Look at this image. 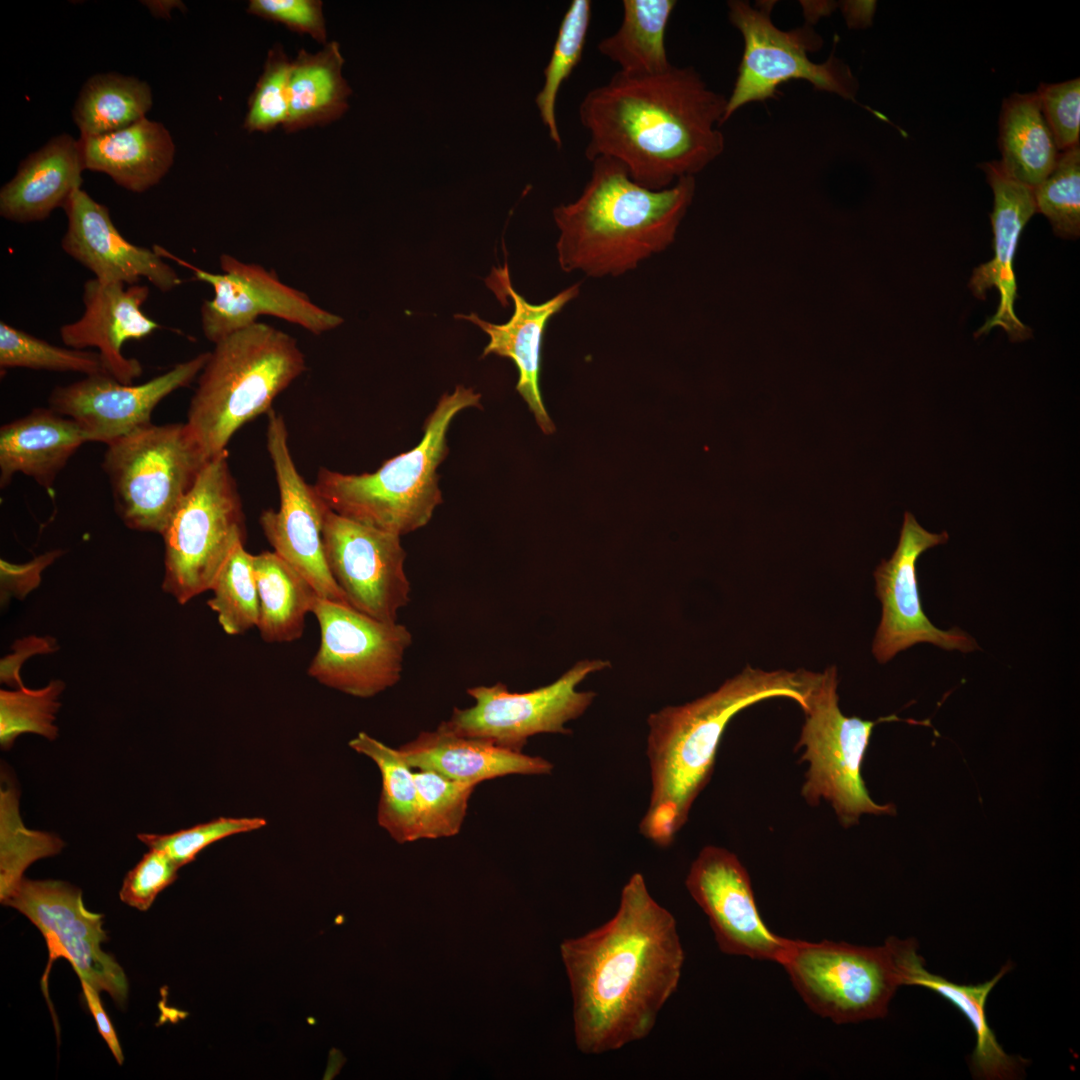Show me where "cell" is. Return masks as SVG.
<instances>
[{"label":"cell","mask_w":1080,"mask_h":1080,"mask_svg":"<svg viewBox=\"0 0 1080 1080\" xmlns=\"http://www.w3.org/2000/svg\"><path fill=\"white\" fill-rule=\"evenodd\" d=\"M1036 212L1050 222L1054 233L1066 239L1080 235V147L1059 152L1048 177L1034 188Z\"/></svg>","instance_id":"obj_42"},{"label":"cell","mask_w":1080,"mask_h":1080,"mask_svg":"<svg viewBox=\"0 0 1080 1080\" xmlns=\"http://www.w3.org/2000/svg\"><path fill=\"white\" fill-rule=\"evenodd\" d=\"M86 442L88 435L73 419L50 407L30 413L0 428V487L17 473L51 490L58 474Z\"/></svg>","instance_id":"obj_28"},{"label":"cell","mask_w":1080,"mask_h":1080,"mask_svg":"<svg viewBox=\"0 0 1080 1080\" xmlns=\"http://www.w3.org/2000/svg\"><path fill=\"white\" fill-rule=\"evenodd\" d=\"M496 277L500 280V289L512 298L514 311L510 319L503 324H494L481 319L477 314L456 315L473 322L488 336L489 343L482 356L495 354L511 359L518 370L516 390L527 403L536 423L545 434H551L555 426L544 406L539 376L541 367V346L544 331L552 316L578 296L580 283L571 285L549 300L529 303L511 286L507 269L500 270Z\"/></svg>","instance_id":"obj_24"},{"label":"cell","mask_w":1080,"mask_h":1080,"mask_svg":"<svg viewBox=\"0 0 1080 1080\" xmlns=\"http://www.w3.org/2000/svg\"><path fill=\"white\" fill-rule=\"evenodd\" d=\"M481 395L457 385L443 394L414 448L372 473L343 474L321 468L313 485L335 513L399 536L424 527L442 502L437 468L448 454L447 432L462 410L480 406Z\"/></svg>","instance_id":"obj_6"},{"label":"cell","mask_w":1080,"mask_h":1080,"mask_svg":"<svg viewBox=\"0 0 1080 1080\" xmlns=\"http://www.w3.org/2000/svg\"><path fill=\"white\" fill-rule=\"evenodd\" d=\"M266 823L260 817H219L170 834L140 833L137 837L148 848L165 852L182 867L209 845L235 834L260 829Z\"/></svg>","instance_id":"obj_44"},{"label":"cell","mask_w":1080,"mask_h":1080,"mask_svg":"<svg viewBox=\"0 0 1080 1080\" xmlns=\"http://www.w3.org/2000/svg\"><path fill=\"white\" fill-rule=\"evenodd\" d=\"M592 18V2L573 0L561 21L551 58L544 69V85L535 98L543 124L550 138L561 147L555 117V103L563 82L582 59Z\"/></svg>","instance_id":"obj_38"},{"label":"cell","mask_w":1080,"mask_h":1080,"mask_svg":"<svg viewBox=\"0 0 1080 1080\" xmlns=\"http://www.w3.org/2000/svg\"><path fill=\"white\" fill-rule=\"evenodd\" d=\"M875 6L876 4L873 1H858L847 4V20L850 25L856 27L868 26L872 21Z\"/></svg>","instance_id":"obj_51"},{"label":"cell","mask_w":1080,"mask_h":1080,"mask_svg":"<svg viewBox=\"0 0 1080 1080\" xmlns=\"http://www.w3.org/2000/svg\"><path fill=\"white\" fill-rule=\"evenodd\" d=\"M247 12L289 30L327 43L326 20L320 0H250Z\"/></svg>","instance_id":"obj_47"},{"label":"cell","mask_w":1080,"mask_h":1080,"mask_svg":"<svg viewBox=\"0 0 1080 1080\" xmlns=\"http://www.w3.org/2000/svg\"><path fill=\"white\" fill-rule=\"evenodd\" d=\"M209 352L176 364L167 372L139 384H125L98 374L55 387L51 409L77 422L90 442L109 443L146 426L156 406L177 389L188 386L201 372Z\"/></svg>","instance_id":"obj_20"},{"label":"cell","mask_w":1080,"mask_h":1080,"mask_svg":"<svg viewBox=\"0 0 1080 1080\" xmlns=\"http://www.w3.org/2000/svg\"><path fill=\"white\" fill-rule=\"evenodd\" d=\"M728 17L744 40V50L732 93L727 98L726 122L745 104L765 101L790 80L810 82L816 89L855 100L858 84L850 69L835 57L814 63L808 51L821 45L810 28L783 31L771 20L770 4L753 7L749 2H728Z\"/></svg>","instance_id":"obj_11"},{"label":"cell","mask_w":1080,"mask_h":1080,"mask_svg":"<svg viewBox=\"0 0 1080 1080\" xmlns=\"http://www.w3.org/2000/svg\"><path fill=\"white\" fill-rule=\"evenodd\" d=\"M397 750L414 770H431L474 785L514 774L546 775L554 768L545 758L511 750L483 738L458 734L444 722L434 730L421 731Z\"/></svg>","instance_id":"obj_25"},{"label":"cell","mask_w":1080,"mask_h":1080,"mask_svg":"<svg viewBox=\"0 0 1080 1080\" xmlns=\"http://www.w3.org/2000/svg\"><path fill=\"white\" fill-rule=\"evenodd\" d=\"M207 604L228 635H241L257 627L259 597L253 568V554L245 543L237 544L220 569Z\"/></svg>","instance_id":"obj_37"},{"label":"cell","mask_w":1080,"mask_h":1080,"mask_svg":"<svg viewBox=\"0 0 1080 1080\" xmlns=\"http://www.w3.org/2000/svg\"><path fill=\"white\" fill-rule=\"evenodd\" d=\"M1036 92L1057 149L1064 151L1079 145L1080 79L1041 84Z\"/></svg>","instance_id":"obj_45"},{"label":"cell","mask_w":1080,"mask_h":1080,"mask_svg":"<svg viewBox=\"0 0 1080 1080\" xmlns=\"http://www.w3.org/2000/svg\"><path fill=\"white\" fill-rule=\"evenodd\" d=\"M55 834L27 828L19 812V791L2 775L0 790V900L3 903L35 861L54 856L64 847Z\"/></svg>","instance_id":"obj_36"},{"label":"cell","mask_w":1080,"mask_h":1080,"mask_svg":"<svg viewBox=\"0 0 1080 1080\" xmlns=\"http://www.w3.org/2000/svg\"><path fill=\"white\" fill-rule=\"evenodd\" d=\"M779 964L805 1004L837 1024L884 1018L902 986L892 936L876 947L790 939Z\"/></svg>","instance_id":"obj_10"},{"label":"cell","mask_w":1080,"mask_h":1080,"mask_svg":"<svg viewBox=\"0 0 1080 1080\" xmlns=\"http://www.w3.org/2000/svg\"><path fill=\"white\" fill-rule=\"evenodd\" d=\"M259 597L257 629L267 643L302 637L305 618L319 597L311 584L274 551L253 554Z\"/></svg>","instance_id":"obj_32"},{"label":"cell","mask_w":1080,"mask_h":1080,"mask_svg":"<svg viewBox=\"0 0 1080 1080\" xmlns=\"http://www.w3.org/2000/svg\"><path fill=\"white\" fill-rule=\"evenodd\" d=\"M356 752L370 758L381 774L377 821L398 843L419 840V802L412 769L392 748L366 732L349 741Z\"/></svg>","instance_id":"obj_35"},{"label":"cell","mask_w":1080,"mask_h":1080,"mask_svg":"<svg viewBox=\"0 0 1080 1080\" xmlns=\"http://www.w3.org/2000/svg\"><path fill=\"white\" fill-rule=\"evenodd\" d=\"M675 0H624L617 31L597 45L599 53L628 74H658L672 64L666 50V30Z\"/></svg>","instance_id":"obj_33"},{"label":"cell","mask_w":1080,"mask_h":1080,"mask_svg":"<svg viewBox=\"0 0 1080 1080\" xmlns=\"http://www.w3.org/2000/svg\"><path fill=\"white\" fill-rule=\"evenodd\" d=\"M400 537L326 510L323 547L332 577L350 606L384 622H397L410 600Z\"/></svg>","instance_id":"obj_16"},{"label":"cell","mask_w":1080,"mask_h":1080,"mask_svg":"<svg viewBox=\"0 0 1080 1080\" xmlns=\"http://www.w3.org/2000/svg\"><path fill=\"white\" fill-rule=\"evenodd\" d=\"M65 689L62 680H51L39 689L21 687L0 690V746L9 750L17 737L24 733L41 735L55 740L58 727L56 714Z\"/></svg>","instance_id":"obj_40"},{"label":"cell","mask_w":1080,"mask_h":1080,"mask_svg":"<svg viewBox=\"0 0 1080 1080\" xmlns=\"http://www.w3.org/2000/svg\"><path fill=\"white\" fill-rule=\"evenodd\" d=\"M180 867L163 851L149 848L126 874L119 896L140 911L148 910L158 894L177 879Z\"/></svg>","instance_id":"obj_46"},{"label":"cell","mask_w":1080,"mask_h":1080,"mask_svg":"<svg viewBox=\"0 0 1080 1080\" xmlns=\"http://www.w3.org/2000/svg\"><path fill=\"white\" fill-rule=\"evenodd\" d=\"M145 3L151 13L154 16L162 18H170V12L173 8H180L183 6L180 1H142Z\"/></svg>","instance_id":"obj_52"},{"label":"cell","mask_w":1080,"mask_h":1080,"mask_svg":"<svg viewBox=\"0 0 1080 1080\" xmlns=\"http://www.w3.org/2000/svg\"><path fill=\"white\" fill-rule=\"evenodd\" d=\"M80 982L82 986L84 1000L87 1004L89 1011L94 1017L99 1034L107 1043L111 1053L113 1054L118 1064H123L124 1055L120 1046V1042L110 1021V1018L108 1017L105 1009L103 1008L102 1002L98 994L99 991L84 980H80Z\"/></svg>","instance_id":"obj_50"},{"label":"cell","mask_w":1080,"mask_h":1080,"mask_svg":"<svg viewBox=\"0 0 1080 1080\" xmlns=\"http://www.w3.org/2000/svg\"><path fill=\"white\" fill-rule=\"evenodd\" d=\"M2 904L25 915L46 941L49 961L42 979L46 996L51 964L64 958L79 980L107 992L119 1006L125 1004L127 977L115 958L101 948L108 939L103 916L85 907L79 888L64 881L24 877Z\"/></svg>","instance_id":"obj_14"},{"label":"cell","mask_w":1080,"mask_h":1080,"mask_svg":"<svg viewBox=\"0 0 1080 1080\" xmlns=\"http://www.w3.org/2000/svg\"><path fill=\"white\" fill-rule=\"evenodd\" d=\"M80 141L85 169L107 174L136 193L157 185L174 162L170 132L146 117L111 133L80 137Z\"/></svg>","instance_id":"obj_29"},{"label":"cell","mask_w":1080,"mask_h":1080,"mask_svg":"<svg viewBox=\"0 0 1080 1080\" xmlns=\"http://www.w3.org/2000/svg\"><path fill=\"white\" fill-rule=\"evenodd\" d=\"M209 460L186 423H150L109 443L102 467L116 514L161 535Z\"/></svg>","instance_id":"obj_7"},{"label":"cell","mask_w":1080,"mask_h":1080,"mask_svg":"<svg viewBox=\"0 0 1080 1080\" xmlns=\"http://www.w3.org/2000/svg\"><path fill=\"white\" fill-rule=\"evenodd\" d=\"M161 536L164 593L184 605L210 590L234 547L246 540L227 450L207 462Z\"/></svg>","instance_id":"obj_8"},{"label":"cell","mask_w":1080,"mask_h":1080,"mask_svg":"<svg viewBox=\"0 0 1080 1080\" xmlns=\"http://www.w3.org/2000/svg\"><path fill=\"white\" fill-rule=\"evenodd\" d=\"M148 297L146 285L87 280L82 293L84 312L75 322L61 326L60 337L70 348H97L110 375L119 382L132 384L142 375L143 368L137 359L124 356L122 347L125 342L140 340L160 328L142 311Z\"/></svg>","instance_id":"obj_22"},{"label":"cell","mask_w":1080,"mask_h":1080,"mask_svg":"<svg viewBox=\"0 0 1080 1080\" xmlns=\"http://www.w3.org/2000/svg\"><path fill=\"white\" fill-rule=\"evenodd\" d=\"M608 666L602 659L582 660L553 683L528 692H510L501 682L468 688L474 704L454 708L443 722L458 734L522 751L536 734H569L565 724L580 717L595 698L594 692L578 691L577 686L589 674Z\"/></svg>","instance_id":"obj_13"},{"label":"cell","mask_w":1080,"mask_h":1080,"mask_svg":"<svg viewBox=\"0 0 1080 1080\" xmlns=\"http://www.w3.org/2000/svg\"><path fill=\"white\" fill-rule=\"evenodd\" d=\"M727 98L692 67L658 74L617 71L579 106L585 157H610L639 185L662 190L701 172L725 146L719 126Z\"/></svg>","instance_id":"obj_2"},{"label":"cell","mask_w":1080,"mask_h":1080,"mask_svg":"<svg viewBox=\"0 0 1080 1080\" xmlns=\"http://www.w3.org/2000/svg\"><path fill=\"white\" fill-rule=\"evenodd\" d=\"M685 885L707 915L723 953L779 964L790 939L774 934L762 920L750 877L735 854L704 847L691 864Z\"/></svg>","instance_id":"obj_19"},{"label":"cell","mask_w":1080,"mask_h":1080,"mask_svg":"<svg viewBox=\"0 0 1080 1080\" xmlns=\"http://www.w3.org/2000/svg\"><path fill=\"white\" fill-rule=\"evenodd\" d=\"M312 614L320 628V644L307 669L310 677L359 698L373 697L399 682L412 642L406 626L321 597Z\"/></svg>","instance_id":"obj_12"},{"label":"cell","mask_w":1080,"mask_h":1080,"mask_svg":"<svg viewBox=\"0 0 1080 1080\" xmlns=\"http://www.w3.org/2000/svg\"><path fill=\"white\" fill-rule=\"evenodd\" d=\"M414 779L419 802V840L457 835L477 785L424 769L414 770Z\"/></svg>","instance_id":"obj_41"},{"label":"cell","mask_w":1080,"mask_h":1080,"mask_svg":"<svg viewBox=\"0 0 1080 1080\" xmlns=\"http://www.w3.org/2000/svg\"><path fill=\"white\" fill-rule=\"evenodd\" d=\"M85 170L80 139L63 133L28 155L0 190V215L12 222L45 220L81 188Z\"/></svg>","instance_id":"obj_27"},{"label":"cell","mask_w":1080,"mask_h":1080,"mask_svg":"<svg viewBox=\"0 0 1080 1080\" xmlns=\"http://www.w3.org/2000/svg\"><path fill=\"white\" fill-rule=\"evenodd\" d=\"M0 368L110 375L98 352L56 346L4 321L0 322Z\"/></svg>","instance_id":"obj_39"},{"label":"cell","mask_w":1080,"mask_h":1080,"mask_svg":"<svg viewBox=\"0 0 1080 1080\" xmlns=\"http://www.w3.org/2000/svg\"><path fill=\"white\" fill-rule=\"evenodd\" d=\"M946 531L931 533L910 512H905L896 550L874 571L876 596L882 615L873 640L872 653L885 664L899 652L918 643L945 650L971 652L978 648L966 632L954 627L937 628L925 615L918 590L916 563L926 550L948 541Z\"/></svg>","instance_id":"obj_18"},{"label":"cell","mask_w":1080,"mask_h":1080,"mask_svg":"<svg viewBox=\"0 0 1080 1080\" xmlns=\"http://www.w3.org/2000/svg\"><path fill=\"white\" fill-rule=\"evenodd\" d=\"M980 168L994 194L990 215L994 257L974 269L969 287L979 299H984L987 290L995 287L1000 293V302L996 313L987 319L977 335L1001 327L1011 341H1023L1030 337L1031 330L1017 318L1014 311L1017 294L1013 263L1023 228L1036 213L1034 189L1007 175L999 161L982 163Z\"/></svg>","instance_id":"obj_23"},{"label":"cell","mask_w":1080,"mask_h":1080,"mask_svg":"<svg viewBox=\"0 0 1080 1080\" xmlns=\"http://www.w3.org/2000/svg\"><path fill=\"white\" fill-rule=\"evenodd\" d=\"M306 369L297 341L255 324L214 344L198 377L185 422L209 459L226 450L246 423L268 413L274 399Z\"/></svg>","instance_id":"obj_5"},{"label":"cell","mask_w":1080,"mask_h":1080,"mask_svg":"<svg viewBox=\"0 0 1080 1080\" xmlns=\"http://www.w3.org/2000/svg\"><path fill=\"white\" fill-rule=\"evenodd\" d=\"M152 103L147 82L116 72L101 73L83 84L72 116L80 137L99 136L145 118Z\"/></svg>","instance_id":"obj_34"},{"label":"cell","mask_w":1080,"mask_h":1080,"mask_svg":"<svg viewBox=\"0 0 1080 1080\" xmlns=\"http://www.w3.org/2000/svg\"><path fill=\"white\" fill-rule=\"evenodd\" d=\"M591 176L572 203L554 208L556 243L564 272L617 277L666 250L690 207L695 177L662 190L645 188L610 157L591 161Z\"/></svg>","instance_id":"obj_4"},{"label":"cell","mask_w":1080,"mask_h":1080,"mask_svg":"<svg viewBox=\"0 0 1080 1080\" xmlns=\"http://www.w3.org/2000/svg\"><path fill=\"white\" fill-rule=\"evenodd\" d=\"M344 58L336 41L317 52L300 49L292 60L287 133L330 124L349 109L352 90L343 77Z\"/></svg>","instance_id":"obj_30"},{"label":"cell","mask_w":1080,"mask_h":1080,"mask_svg":"<svg viewBox=\"0 0 1080 1080\" xmlns=\"http://www.w3.org/2000/svg\"><path fill=\"white\" fill-rule=\"evenodd\" d=\"M63 209L67 229L61 247L94 278L128 286L145 278L163 293L182 284L164 257L154 248L129 242L114 225L109 209L82 188L72 193Z\"/></svg>","instance_id":"obj_21"},{"label":"cell","mask_w":1080,"mask_h":1080,"mask_svg":"<svg viewBox=\"0 0 1080 1080\" xmlns=\"http://www.w3.org/2000/svg\"><path fill=\"white\" fill-rule=\"evenodd\" d=\"M816 672L764 671L751 666L689 703L666 706L647 719L651 774L649 806L640 833L665 848L686 823L708 784L724 730L739 711L770 698H789L804 710Z\"/></svg>","instance_id":"obj_3"},{"label":"cell","mask_w":1080,"mask_h":1080,"mask_svg":"<svg viewBox=\"0 0 1080 1080\" xmlns=\"http://www.w3.org/2000/svg\"><path fill=\"white\" fill-rule=\"evenodd\" d=\"M56 639L51 636H27L16 640L12 652L1 659L0 681L12 689L24 687L20 676L23 664L35 655L50 654L58 650Z\"/></svg>","instance_id":"obj_49"},{"label":"cell","mask_w":1080,"mask_h":1080,"mask_svg":"<svg viewBox=\"0 0 1080 1080\" xmlns=\"http://www.w3.org/2000/svg\"><path fill=\"white\" fill-rule=\"evenodd\" d=\"M573 999L575 1043L587 1055L647 1037L676 991L684 950L674 916L631 875L614 916L560 946Z\"/></svg>","instance_id":"obj_1"},{"label":"cell","mask_w":1080,"mask_h":1080,"mask_svg":"<svg viewBox=\"0 0 1080 1080\" xmlns=\"http://www.w3.org/2000/svg\"><path fill=\"white\" fill-rule=\"evenodd\" d=\"M837 670L818 672L807 698L805 722L797 748L805 747L801 759L809 764L802 796L815 805L828 801L841 824H856L862 814H895L891 803L877 804L866 789L861 765L874 726L883 721H906L931 726L929 721L904 720L891 715L876 721L845 716L838 705Z\"/></svg>","instance_id":"obj_9"},{"label":"cell","mask_w":1080,"mask_h":1080,"mask_svg":"<svg viewBox=\"0 0 1080 1080\" xmlns=\"http://www.w3.org/2000/svg\"><path fill=\"white\" fill-rule=\"evenodd\" d=\"M998 143L999 162L1016 181L1034 189L1052 172L1059 150L1036 91L1014 93L1003 101Z\"/></svg>","instance_id":"obj_31"},{"label":"cell","mask_w":1080,"mask_h":1080,"mask_svg":"<svg viewBox=\"0 0 1080 1080\" xmlns=\"http://www.w3.org/2000/svg\"><path fill=\"white\" fill-rule=\"evenodd\" d=\"M153 248L165 259L190 269L197 280L213 288V298L205 300L200 310L203 334L213 344L255 324L262 315L296 324L315 335L343 323L342 317L317 306L305 293L282 283L274 272L258 264L222 254V273H211L159 245Z\"/></svg>","instance_id":"obj_15"},{"label":"cell","mask_w":1080,"mask_h":1080,"mask_svg":"<svg viewBox=\"0 0 1080 1080\" xmlns=\"http://www.w3.org/2000/svg\"><path fill=\"white\" fill-rule=\"evenodd\" d=\"M64 553L56 549L42 553L32 560L15 564L0 560V600L6 604L11 598L23 600L36 589L42 580V572Z\"/></svg>","instance_id":"obj_48"},{"label":"cell","mask_w":1080,"mask_h":1080,"mask_svg":"<svg viewBox=\"0 0 1080 1080\" xmlns=\"http://www.w3.org/2000/svg\"><path fill=\"white\" fill-rule=\"evenodd\" d=\"M267 449L279 489L278 510L261 513V529L273 551L298 571L319 597L350 605L332 577L323 547L327 506L299 474L293 461L286 424L274 410L268 413Z\"/></svg>","instance_id":"obj_17"},{"label":"cell","mask_w":1080,"mask_h":1080,"mask_svg":"<svg viewBox=\"0 0 1080 1080\" xmlns=\"http://www.w3.org/2000/svg\"><path fill=\"white\" fill-rule=\"evenodd\" d=\"M292 60L283 46L275 44L267 53L261 75L248 99L244 128L268 133L284 126L289 111V79Z\"/></svg>","instance_id":"obj_43"},{"label":"cell","mask_w":1080,"mask_h":1080,"mask_svg":"<svg viewBox=\"0 0 1080 1080\" xmlns=\"http://www.w3.org/2000/svg\"><path fill=\"white\" fill-rule=\"evenodd\" d=\"M892 939L902 986L924 987L939 994L970 1023L976 1037V1045L971 1055L973 1075L987 1080L1014 1079L1019 1076L1023 1060L1004 1051L988 1023L985 1010L990 992L1011 970L1012 964H1005L986 982L976 985L957 984L926 970L914 939H899L893 936Z\"/></svg>","instance_id":"obj_26"}]
</instances>
